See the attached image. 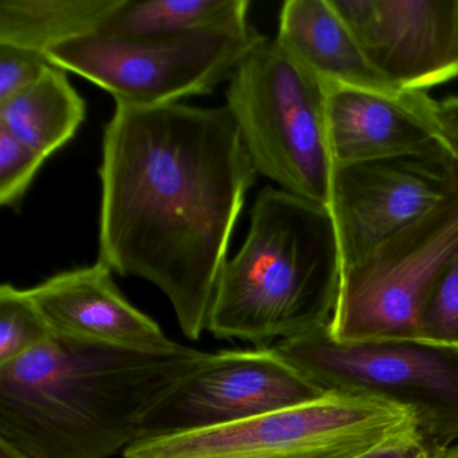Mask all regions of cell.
Returning a JSON list of instances; mask_svg holds the SVG:
<instances>
[{"label": "cell", "instance_id": "obj_1", "mask_svg": "<svg viewBox=\"0 0 458 458\" xmlns=\"http://www.w3.org/2000/svg\"><path fill=\"white\" fill-rule=\"evenodd\" d=\"M256 176L226 106L116 104L104 128L98 261L157 286L199 339Z\"/></svg>", "mask_w": 458, "mask_h": 458}, {"label": "cell", "instance_id": "obj_2", "mask_svg": "<svg viewBox=\"0 0 458 458\" xmlns=\"http://www.w3.org/2000/svg\"><path fill=\"white\" fill-rule=\"evenodd\" d=\"M206 356L178 343L148 350L53 334L0 366V439L29 458L123 454Z\"/></svg>", "mask_w": 458, "mask_h": 458}, {"label": "cell", "instance_id": "obj_3", "mask_svg": "<svg viewBox=\"0 0 458 458\" xmlns=\"http://www.w3.org/2000/svg\"><path fill=\"white\" fill-rule=\"evenodd\" d=\"M250 216L245 242L219 276L206 329L259 347L328 327L343 276L329 208L267 186Z\"/></svg>", "mask_w": 458, "mask_h": 458}, {"label": "cell", "instance_id": "obj_4", "mask_svg": "<svg viewBox=\"0 0 458 458\" xmlns=\"http://www.w3.org/2000/svg\"><path fill=\"white\" fill-rule=\"evenodd\" d=\"M227 82L226 108L257 175L328 208L327 85L267 37Z\"/></svg>", "mask_w": 458, "mask_h": 458}, {"label": "cell", "instance_id": "obj_5", "mask_svg": "<svg viewBox=\"0 0 458 458\" xmlns=\"http://www.w3.org/2000/svg\"><path fill=\"white\" fill-rule=\"evenodd\" d=\"M415 430L411 410L329 393L230 425L139 439L122 458H352Z\"/></svg>", "mask_w": 458, "mask_h": 458}, {"label": "cell", "instance_id": "obj_6", "mask_svg": "<svg viewBox=\"0 0 458 458\" xmlns=\"http://www.w3.org/2000/svg\"><path fill=\"white\" fill-rule=\"evenodd\" d=\"M276 348L327 393L411 410L423 437L444 449L458 438V347L422 339L340 342L328 326Z\"/></svg>", "mask_w": 458, "mask_h": 458}, {"label": "cell", "instance_id": "obj_7", "mask_svg": "<svg viewBox=\"0 0 458 458\" xmlns=\"http://www.w3.org/2000/svg\"><path fill=\"white\" fill-rule=\"evenodd\" d=\"M458 256V189L343 270L329 332L340 342L420 339V315Z\"/></svg>", "mask_w": 458, "mask_h": 458}, {"label": "cell", "instance_id": "obj_8", "mask_svg": "<svg viewBox=\"0 0 458 458\" xmlns=\"http://www.w3.org/2000/svg\"><path fill=\"white\" fill-rule=\"evenodd\" d=\"M264 38L254 28L167 41L93 33L52 47L47 57L111 93L116 104L154 108L210 95Z\"/></svg>", "mask_w": 458, "mask_h": 458}, {"label": "cell", "instance_id": "obj_9", "mask_svg": "<svg viewBox=\"0 0 458 458\" xmlns=\"http://www.w3.org/2000/svg\"><path fill=\"white\" fill-rule=\"evenodd\" d=\"M458 189V159L444 141L425 151L334 165L328 208L343 270L398 234Z\"/></svg>", "mask_w": 458, "mask_h": 458}, {"label": "cell", "instance_id": "obj_10", "mask_svg": "<svg viewBox=\"0 0 458 458\" xmlns=\"http://www.w3.org/2000/svg\"><path fill=\"white\" fill-rule=\"evenodd\" d=\"M327 394L276 347L208 353L155 404L141 426L140 439L230 425Z\"/></svg>", "mask_w": 458, "mask_h": 458}, {"label": "cell", "instance_id": "obj_11", "mask_svg": "<svg viewBox=\"0 0 458 458\" xmlns=\"http://www.w3.org/2000/svg\"><path fill=\"white\" fill-rule=\"evenodd\" d=\"M391 85L426 92L458 76V0H332Z\"/></svg>", "mask_w": 458, "mask_h": 458}, {"label": "cell", "instance_id": "obj_12", "mask_svg": "<svg viewBox=\"0 0 458 458\" xmlns=\"http://www.w3.org/2000/svg\"><path fill=\"white\" fill-rule=\"evenodd\" d=\"M426 92L396 95L327 85V131L334 165L425 151L442 141Z\"/></svg>", "mask_w": 458, "mask_h": 458}, {"label": "cell", "instance_id": "obj_13", "mask_svg": "<svg viewBox=\"0 0 458 458\" xmlns=\"http://www.w3.org/2000/svg\"><path fill=\"white\" fill-rule=\"evenodd\" d=\"M112 273L98 261L58 273L28 291L53 334L148 350L175 344L154 318L123 296Z\"/></svg>", "mask_w": 458, "mask_h": 458}, {"label": "cell", "instance_id": "obj_14", "mask_svg": "<svg viewBox=\"0 0 458 458\" xmlns=\"http://www.w3.org/2000/svg\"><path fill=\"white\" fill-rule=\"evenodd\" d=\"M276 41L326 85L391 95L406 92L391 85L369 64L332 0H286Z\"/></svg>", "mask_w": 458, "mask_h": 458}, {"label": "cell", "instance_id": "obj_15", "mask_svg": "<svg viewBox=\"0 0 458 458\" xmlns=\"http://www.w3.org/2000/svg\"><path fill=\"white\" fill-rule=\"evenodd\" d=\"M249 0H117L98 34L167 41L203 34L240 33L249 22Z\"/></svg>", "mask_w": 458, "mask_h": 458}, {"label": "cell", "instance_id": "obj_16", "mask_svg": "<svg viewBox=\"0 0 458 458\" xmlns=\"http://www.w3.org/2000/svg\"><path fill=\"white\" fill-rule=\"evenodd\" d=\"M85 116L84 98L57 66L28 89L0 103V128L47 157L74 138Z\"/></svg>", "mask_w": 458, "mask_h": 458}, {"label": "cell", "instance_id": "obj_17", "mask_svg": "<svg viewBox=\"0 0 458 458\" xmlns=\"http://www.w3.org/2000/svg\"><path fill=\"white\" fill-rule=\"evenodd\" d=\"M117 0H0V45L47 55L64 42L98 33Z\"/></svg>", "mask_w": 458, "mask_h": 458}, {"label": "cell", "instance_id": "obj_18", "mask_svg": "<svg viewBox=\"0 0 458 458\" xmlns=\"http://www.w3.org/2000/svg\"><path fill=\"white\" fill-rule=\"evenodd\" d=\"M52 335L28 289L4 284L0 288V366L36 350Z\"/></svg>", "mask_w": 458, "mask_h": 458}, {"label": "cell", "instance_id": "obj_19", "mask_svg": "<svg viewBox=\"0 0 458 458\" xmlns=\"http://www.w3.org/2000/svg\"><path fill=\"white\" fill-rule=\"evenodd\" d=\"M420 339L458 347V256L447 265L420 310Z\"/></svg>", "mask_w": 458, "mask_h": 458}, {"label": "cell", "instance_id": "obj_20", "mask_svg": "<svg viewBox=\"0 0 458 458\" xmlns=\"http://www.w3.org/2000/svg\"><path fill=\"white\" fill-rule=\"evenodd\" d=\"M47 159L0 128V205L17 206Z\"/></svg>", "mask_w": 458, "mask_h": 458}, {"label": "cell", "instance_id": "obj_21", "mask_svg": "<svg viewBox=\"0 0 458 458\" xmlns=\"http://www.w3.org/2000/svg\"><path fill=\"white\" fill-rule=\"evenodd\" d=\"M52 66L41 53L0 45V103L36 84Z\"/></svg>", "mask_w": 458, "mask_h": 458}, {"label": "cell", "instance_id": "obj_22", "mask_svg": "<svg viewBox=\"0 0 458 458\" xmlns=\"http://www.w3.org/2000/svg\"><path fill=\"white\" fill-rule=\"evenodd\" d=\"M446 450L415 430L388 439L352 458H442Z\"/></svg>", "mask_w": 458, "mask_h": 458}, {"label": "cell", "instance_id": "obj_23", "mask_svg": "<svg viewBox=\"0 0 458 458\" xmlns=\"http://www.w3.org/2000/svg\"><path fill=\"white\" fill-rule=\"evenodd\" d=\"M439 138L458 159V96L434 103Z\"/></svg>", "mask_w": 458, "mask_h": 458}, {"label": "cell", "instance_id": "obj_24", "mask_svg": "<svg viewBox=\"0 0 458 458\" xmlns=\"http://www.w3.org/2000/svg\"><path fill=\"white\" fill-rule=\"evenodd\" d=\"M0 458H29L22 450L9 441L0 439Z\"/></svg>", "mask_w": 458, "mask_h": 458}, {"label": "cell", "instance_id": "obj_25", "mask_svg": "<svg viewBox=\"0 0 458 458\" xmlns=\"http://www.w3.org/2000/svg\"><path fill=\"white\" fill-rule=\"evenodd\" d=\"M442 458H458V445L457 446L449 447Z\"/></svg>", "mask_w": 458, "mask_h": 458}]
</instances>
